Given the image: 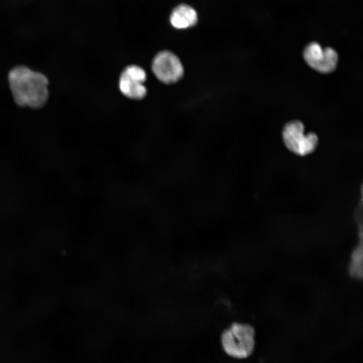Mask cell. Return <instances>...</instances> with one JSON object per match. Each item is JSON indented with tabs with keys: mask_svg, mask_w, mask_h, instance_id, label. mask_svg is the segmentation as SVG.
I'll use <instances>...</instances> for the list:
<instances>
[{
	"mask_svg": "<svg viewBox=\"0 0 363 363\" xmlns=\"http://www.w3.org/2000/svg\"><path fill=\"white\" fill-rule=\"evenodd\" d=\"M146 78V72L141 67L136 65L128 66L119 76V89L125 96L131 99L141 100L147 93L144 85Z\"/></svg>",
	"mask_w": 363,
	"mask_h": 363,
	"instance_id": "cell-6",
	"label": "cell"
},
{
	"mask_svg": "<svg viewBox=\"0 0 363 363\" xmlns=\"http://www.w3.org/2000/svg\"><path fill=\"white\" fill-rule=\"evenodd\" d=\"M151 69L158 81L166 85L177 83L184 75V69L180 59L168 50L156 54L152 62Z\"/></svg>",
	"mask_w": 363,
	"mask_h": 363,
	"instance_id": "cell-4",
	"label": "cell"
},
{
	"mask_svg": "<svg viewBox=\"0 0 363 363\" xmlns=\"http://www.w3.org/2000/svg\"><path fill=\"white\" fill-rule=\"evenodd\" d=\"M255 331L248 324L233 323L221 335L224 351L230 356L243 359L249 357L254 351Z\"/></svg>",
	"mask_w": 363,
	"mask_h": 363,
	"instance_id": "cell-2",
	"label": "cell"
},
{
	"mask_svg": "<svg viewBox=\"0 0 363 363\" xmlns=\"http://www.w3.org/2000/svg\"><path fill=\"white\" fill-rule=\"evenodd\" d=\"M302 55L308 65L319 73L330 74L337 68L338 55L331 47L323 48L319 43L311 42L306 46Z\"/></svg>",
	"mask_w": 363,
	"mask_h": 363,
	"instance_id": "cell-5",
	"label": "cell"
},
{
	"mask_svg": "<svg viewBox=\"0 0 363 363\" xmlns=\"http://www.w3.org/2000/svg\"><path fill=\"white\" fill-rule=\"evenodd\" d=\"M8 82L16 104L21 107L39 109L49 97L47 77L24 65H17L9 71Z\"/></svg>",
	"mask_w": 363,
	"mask_h": 363,
	"instance_id": "cell-1",
	"label": "cell"
},
{
	"mask_svg": "<svg viewBox=\"0 0 363 363\" xmlns=\"http://www.w3.org/2000/svg\"><path fill=\"white\" fill-rule=\"evenodd\" d=\"M362 247H358L352 256L349 272L351 276L359 278L362 277Z\"/></svg>",
	"mask_w": 363,
	"mask_h": 363,
	"instance_id": "cell-8",
	"label": "cell"
},
{
	"mask_svg": "<svg viewBox=\"0 0 363 363\" xmlns=\"http://www.w3.org/2000/svg\"><path fill=\"white\" fill-rule=\"evenodd\" d=\"M305 126L299 120L287 122L283 127L282 138L287 148L299 156H305L313 153L319 143L317 135L314 132L305 134Z\"/></svg>",
	"mask_w": 363,
	"mask_h": 363,
	"instance_id": "cell-3",
	"label": "cell"
},
{
	"mask_svg": "<svg viewBox=\"0 0 363 363\" xmlns=\"http://www.w3.org/2000/svg\"><path fill=\"white\" fill-rule=\"evenodd\" d=\"M197 14L191 7L180 5L172 12L170 21L176 28L185 29L194 26L197 22Z\"/></svg>",
	"mask_w": 363,
	"mask_h": 363,
	"instance_id": "cell-7",
	"label": "cell"
}]
</instances>
